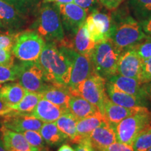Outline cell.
I'll use <instances>...</instances> for the list:
<instances>
[{"label": "cell", "mask_w": 151, "mask_h": 151, "mask_svg": "<svg viewBox=\"0 0 151 151\" xmlns=\"http://www.w3.org/2000/svg\"><path fill=\"white\" fill-rule=\"evenodd\" d=\"M37 62L48 83L68 86L71 77V64L58 44L46 41Z\"/></svg>", "instance_id": "1"}, {"label": "cell", "mask_w": 151, "mask_h": 151, "mask_svg": "<svg viewBox=\"0 0 151 151\" xmlns=\"http://www.w3.org/2000/svg\"><path fill=\"white\" fill-rule=\"evenodd\" d=\"M114 22L110 39L120 51L133 48L148 37L138 20L124 10L111 13Z\"/></svg>", "instance_id": "2"}, {"label": "cell", "mask_w": 151, "mask_h": 151, "mask_svg": "<svg viewBox=\"0 0 151 151\" xmlns=\"http://www.w3.org/2000/svg\"><path fill=\"white\" fill-rule=\"evenodd\" d=\"M32 27L45 41L54 42L56 44L65 42V30L55 3H41Z\"/></svg>", "instance_id": "3"}, {"label": "cell", "mask_w": 151, "mask_h": 151, "mask_svg": "<svg viewBox=\"0 0 151 151\" xmlns=\"http://www.w3.org/2000/svg\"><path fill=\"white\" fill-rule=\"evenodd\" d=\"M120 51L110 39L95 45L91 55L94 71L106 80L117 75Z\"/></svg>", "instance_id": "4"}, {"label": "cell", "mask_w": 151, "mask_h": 151, "mask_svg": "<svg viewBox=\"0 0 151 151\" xmlns=\"http://www.w3.org/2000/svg\"><path fill=\"white\" fill-rule=\"evenodd\" d=\"M45 43L35 30H26L16 35L11 51L20 61H37Z\"/></svg>", "instance_id": "5"}, {"label": "cell", "mask_w": 151, "mask_h": 151, "mask_svg": "<svg viewBox=\"0 0 151 151\" xmlns=\"http://www.w3.org/2000/svg\"><path fill=\"white\" fill-rule=\"evenodd\" d=\"M151 124V112L147 108L133 116L124 119L115 126L116 140L132 146L136 137Z\"/></svg>", "instance_id": "6"}, {"label": "cell", "mask_w": 151, "mask_h": 151, "mask_svg": "<svg viewBox=\"0 0 151 151\" xmlns=\"http://www.w3.org/2000/svg\"><path fill=\"white\" fill-rule=\"evenodd\" d=\"M60 48L66 55L71 64V77L69 87L71 94L81 83L95 73L91 58L83 55L73 48L65 46Z\"/></svg>", "instance_id": "7"}, {"label": "cell", "mask_w": 151, "mask_h": 151, "mask_svg": "<svg viewBox=\"0 0 151 151\" xmlns=\"http://www.w3.org/2000/svg\"><path fill=\"white\" fill-rule=\"evenodd\" d=\"M106 80L94 73L78 85L71 92L72 95H79L95 105L104 115V104L108 97L106 90Z\"/></svg>", "instance_id": "8"}, {"label": "cell", "mask_w": 151, "mask_h": 151, "mask_svg": "<svg viewBox=\"0 0 151 151\" xmlns=\"http://www.w3.org/2000/svg\"><path fill=\"white\" fill-rule=\"evenodd\" d=\"M18 83L28 92L41 93L48 86L42 69L37 61L22 62L16 64Z\"/></svg>", "instance_id": "9"}, {"label": "cell", "mask_w": 151, "mask_h": 151, "mask_svg": "<svg viewBox=\"0 0 151 151\" xmlns=\"http://www.w3.org/2000/svg\"><path fill=\"white\" fill-rule=\"evenodd\" d=\"M57 5L65 33L73 37L85 23L88 13L74 2L65 4H57Z\"/></svg>", "instance_id": "10"}, {"label": "cell", "mask_w": 151, "mask_h": 151, "mask_svg": "<svg viewBox=\"0 0 151 151\" xmlns=\"http://www.w3.org/2000/svg\"><path fill=\"white\" fill-rule=\"evenodd\" d=\"M2 126L12 131L20 132L33 130L39 132L43 122L30 114L11 111L4 116Z\"/></svg>", "instance_id": "11"}, {"label": "cell", "mask_w": 151, "mask_h": 151, "mask_svg": "<svg viewBox=\"0 0 151 151\" xmlns=\"http://www.w3.org/2000/svg\"><path fill=\"white\" fill-rule=\"evenodd\" d=\"M142 63L143 61L134 48L127 49L120 53L117 67V73L140 81Z\"/></svg>", "instance_id": "12"}, {"label": "cell", "mask_w": 151, "mask_h": 151, "mask_svg": "<svg viewBox=\"0 0 151 151\" xmlns=\"http://www.w3.org/2000/svg\"><path fill=\"white\" fill-rule=\"evenodd\" d=\"M146 106L127 108L113 103L107 97L104 104V116L106 120L115 127L117 124L128 117L133 116L136 113L146 109Z\"/></svg>", "instance_id": "13"}, {"label": "cell", "mask_w": 151, "mask_h": 151, "mask_svg": "<svg viewBox=\"0 0 151 151\" xmlns=\"http://www.w3.org/2000/svg\"><path fill=\"white\" fill-rule=\"evenodd\" d=\"M25 15L3 0H0V23L11 31L20 29L26 23Z\"/></svg>", "instance_id": "14"}, {"label": "cell", "mask_w": 151, "mask_h": 151, "mask_svg": "<svg viewBox=\"0 0 151 151\" xmlns=\"http://www.w3.org/2000/svg\"><path fill=\"white\" fill-rule=\"evenodd\" d=\"M88 139L93 148L97 151H101L111 143L117 141L115 128L107 120L95 128L91 132Z\"/></svg>", "instance_id": "15"}, {"label": "cell", "mask_w": 151, "mask_h": 151, "mask_svg": "<svg viewBox=\"0 0 151 151\" xmlns=\"http://www.w3.org/2000/svg\"><path fill=\"white\" fill-rule=\"evenodd\" d=\"M41 94L43 99L58 106L65 112L69 111V101L71 94L68 86L49 83Z\"/></svg>", "instance_id": "16"}, {"label": "cell", "mask_w": 151, "mask_h": 151, "mask_svg": "<svg viewBox=\"0 0 151 151\" xmlns=\"http://www.w3.org/2000/svg\"><path fill=\"white\" fill-rule=\"evenodd\" d=\"M106 90L108 97L116 104L127 108L139 106L146 107V100L120 91L115 88L109 81L106 83Z\"/></svg>", "instance_id": "17"}, {"label": "cell", "mask_w": 151, "mask_h": 151, "mask_svg": "<svg viewBox=\"0 0 151 151\" xmlns=\"http://www.w3.org/2000/svg\"><path fill=\"white\" fill-rule=\"evenodd\" d=\"M1 139L7 151H37L27 142L26 139L20 132L12 131L2 126Z\"/></svg>", "instance_id": "18"}, {"label": "cell", "mask_w": 151, "mask_h": 151, "mask_svg": "<svg viewBox=\"0 0 151 151\" xmlns=\"http://www.w3.org/2000/svg\"><path fill=\"white\" fill-rule=\"evenodd\" d=\"M65 113V111L60 106L41 98L30 115L36 117L43 123H48L55 122Z\"/></svg>", "instance_id": "19"}, {"label": "cell", "mask_w": 151, "mask_h": 151, "mask_svg": "<svg viewBox=\"0 0 151 151\" xmlns=\"http://www.w3.org/2000/svg\"><path fill=\"white\" fill-rule=\"evenodd\" d=\"M108 80L109 83L120 91L146 100L143 92L142 83L137 79L117 74Z\"/></svg>", "instance_id": "20"}, {"label": "cell", "mask_w": 151, "mask_h": 151, "mask_svg": "<svg viewBox=\"0 0 151 151\" xmlns=\"http://www.w3.org/2000/svg\"><path fill=\"white\" fill-rule=\"evenodd\" d=\"M69 111L78 120L93 116L100 111L95 105L81 96L71 94L69 101Z\"/></svg>", "instance_id": "21"}, {"label": "cell", "mask_w": 151, "mask_h": 151, "mask_svg": "<svg viewBox=\"0 0 151 151\" xmlns=\"http://www.w3.org/2000/svg\"><path fill=\"white\" fill-rule=\"evenodd\" d=\"M96 43L90 38L86 24H83L73 37L70 48L83 55L91 58Z\"/></svg>", "instance_id": "22"}, {"label": "cell", "mask_w": 151, "mask_h": 151, "mask_svg": "<svg viewBox=\"0 0 151 151\" xmlns=\"http://www.w3.org/2000/svg\"><path fill=\"white\" fill-rule=\"evenodd\" d=\"M89 16L97 31L104 39L105 40L110 39L114 27V22L111 13L103 12L100 11L99 9H97L90 13Z\"/></svg>", "instance_id": "23"}, {"label": "cell", "mask_w": 151, "mask_h": 151, "mask_svg": "<svg viewBox=\"0 0 151 151\" xmlns=\"http://www.w3.org/2000/svg\"><path fill=\"white\" fill-rule=\"evenodd\" d=\"M26 90L19 83H4L0 84V99L9 105L16 104L21 101Z\"/></svg>", "instance_id": "24"}, {"label": "cell", "mask_w": 151, "mask_h": 151, "mask_svg": "<svg viewBox=\"0 0 151 151\" xmlns=\"http://www.w3.org/2000/svg\"><path fill=\"white\" fill-rule=\"evenodd\" d=\"M77 121L78 120L68 111L63 113L55 122L58 129L65 134L71 142L78 144L81 143V139L76 130Z\"/></svg>", "instance_id": "25"}, {"label": "cell", "mask_w": 151, "mask_h": 151, "mask_svg": "<svg viewBox=\"0 0 151 151\" xmlns=\"http://www.w3.org/2000/svg\"><path fill=\"white\" fill-rule=\"evenodd\" d=\"M106 120L104 116L100 111L93 116L78 120L76 124V130L81 142L84 139H88L91 132Z\"/></svg>", "instance_id": "26"}, {"label": "cell", "mask_w": 151, "mask_h": 151, "mask_svg": "<svg viewBox=\"0 0 151 151\" xmlns=\"http://www.w3.org/2000/svg\"><path fill=\"white\" fill-rule=\"evenodd\" d=\"M39 132L45 143L50 146H58L69 139L65 134L58 129L55 122L43 123Z\"/></svg>", "instance_id": "27"}, {"label": "cell", "mask_w": 151, "mask_h": 151, "mask_svg": "<svg viewBox=\"0 0 151 151\" xmlns=\"http://www.w3.org/2000/svg\"><path fill=\"white\" fill-rule=\"evenodd\" d=\"M41 98L42 96L41 93L27 91L20 102L16 104L9 105V106L13 111L16 112L30 114Z\"/></svg>", "instance_id": "28"}, {"label": "cell", "mask_w": 151, "mask_h": 151, "mask_svg": "<svg viewBox=\"0 0 151 151\" xmlns=\"http://www.w3.org/2000/svg\"><path fill=\"white\" fill-rule=\"evenodd\" d=\"M127 3L138 21L151 17V0H127Z\"/></svg>", "instance_id": "29"}, {"label": "cell", "mask_w": 151, "mask_h": 151, "mask_svg": "<svg viewBox=\"0 0 151 151\" xmlns=\"http://www.w3.org/2000/svg\"><path fill=\"white\" fill-rule=\"evenodd\" d=\"M132 147L134 151H148L151 148V124L137 135Z\"/></svg>", "instance_id": "30"}, {"label": "cell", "mask_w": 151, "mask_h": 151, "mask_svg": "<svg viewBox=\"0 0 151 151\" xmlns=\"http://www.w3.org/2000/svg\"><path fill=\"white\" fill-rule=\"evenodd\" d=\"M15 7L22 14L27 16L37 9L40 0H3Z\"/></svg>", "instance_id": "31"}, {"label": "cell", "mask_w": 151, "mask_h": 151, "mask_svg": "<svg viewBox=\"0 0 151 151\" xmlns=\"http://www.w3.org/2000/svg\"><path fill=\"white\" fill-rule=\"evenodd\" d=\"M18 79V69L16 64L0 65V84L14 81Z\"/></svg>", "instance_id": "32"}, {"label": "cell", "mask_w": 151, "mask_h": 151, "mask_svg": "<svg viewBox=\"0 0 151 151\" xmlns=\"http://www.w3.org/2000/svg\"><path fill=\"white\" fill-rule=\"evenodd\" d=\"M26 140L31 146L37 150L45 148V141L41 137L40 132L33 130H29L22 132Z\"/></svg>", "instance_id": "33"}, {"label": "cell", "mask_w": 151, "mask_h": 151, "mask_svg": "<svg viewBox=\"0 0 151 151\" xmlns=\"http://www.w3.org/2000/svg\"><path fill=\"white\" fill-rule=\"evenodd\" d=\"M134 50L142 61L151 58V38L147 37L134 48Z\"/></svg>", "instance_id": "34"}, {"label": "cell", "mask_w": 151, "mask_h": 151, "mask_svg": "<svg viewBox=\"0 0 151 151\" xmlns=\"http://www.w3.org/2000/svg\"><path fill=\"white\" fill-rule=\"evenodd\" d=\"M150 81H151V58L143 61L140 79V82L142 84Z\"/></svg>", "instance_id": "35"}, {"label": "cell", "mask_w": 151, "mask_h": 151, "mask_svg": "<svg viewBox=\"0 0 151 151\" xmlns=\"http://www.w3.org/2000/svg\"><path fill=\"white\" fill-rule=\"evenodd\" d=\"M73 2L86 9L87 12L89 14L99 9L100 5L99 0H74Z\"/></svg>", "instance_id": "36"}, {"label": "cell", "mask_w": 151, "mask_h": 151, "mask_svg": "<svg viewBox=\"0 0 151 151\" xmlns=\"http://www.w3.org/2000/svg\"><path fill=\"white\" fill-rule=\"evenodd\" d=\"M14 55L11 49H0V65L14 64Z\"/></svg>", "instance_id": "37"}, {"label": "cell", "mask_w": 151, "mask_h": 151, "mask_svg": "<svg viewBox=\"0 0 151 151\" xmlns=\"http://www.w3.org/2000/svg\"><path fill=\"white\" fill-rule=\"evenodd\" d=\"M16 35H0V49H11L14 45Z\"/></svg>", "instance_id": "38"}, {"label": "cell", "mask_w": 151, "mask_h": 151, "mask_svg": "<svg viewBox=\"0 0 151 151\" xmlns=\"http://www.w3.org/2000/svg\"><path fill=\"white\" fill-rule=\"evenodd\" d=\"M101 151H134V149L132 146L130 145L116 141Z\"/></svg>", "instance_id": "39"}, {"label": "cell", "mask_w": 151, "mask_h": 151, "mask_svg": "<svg viewBox=\"0 0 151 151\" xmlns=\"http://www.w3.org/2000/svg\"><path fill=\"white\" fill-rule=\"evenodd\" d=\"M124 0H99L100 5L109 11L117 9L121 5Z\"/></svg>", "instance_id": "40"}, {"label": "cell", "mask_w": 151, "mask_h": 151, "mask_svg": "<svg viewBox=\"0 0 151 151\" xmlns=\"http://www.w3.org/2000/svg\"><path fill=\"white\" fill-rule=\"evenodd\" d=\"M74 151H94L93 147L90 142L89 139H84L75 146Z\"/></svg>", "instance_id": "41"}, {"label": "cell", "mask_w": 151, "mask_h": 151, "mask_svg": "<svg viewBox=\"0 0 151 151\" xmlns=\"http://www.w3.org/2000/svg\"><path fill=\"white\" fill-rule=\"evenodd\" d=\"M145 34L148 37L151 38V17L139 21Z\"/></svg>", "instance_id": "42"}, {"label": "cell", "mask_w": 151, "mask_h": 151, "mask_svg": "<svg viewBox=\"0 0 151 151\" xmlns=\"http://www.w3.org/2000/svg\"><path fill=\"white\" fill-rule=\"evenodd\" d=\"M142 89L146 101L151 103V81L142 84Z\"/></svg>", "instance_id": "43"}, {"label": "cell", "mask_w": 151, "mask_h": 151, "mask_svg": "<svg viewBox=\"0 0 151 151\" xmlns=\"http://www.w3.org/2000/svg\"><path fill=\"white\" fill-rule=\"evenodd\" d=\"M13 110L11 109L9 104L3 101L2 100L0 99V116H4L6 115L7 113H10Z\"/></svg>", "instance_id": "44"}, {"label": "cell", "mask_w": 151, "mask_h": 151, "mask_svg": "<svg viewBox=\"0 0 151 151\" xmlns=\"http://www.w3.org/2000/svg\"><path fill=\"white\" fill-rule=\"evenodd\" d=\"M74 0H43V3H56L61 4H65L72 3Z\"/></svg>", "instance_id": "45"}, {"label": "cell", "mask_w": 151, "mask_h": 151, "mask_svg": "<svg viewBox=\"0 0 151 151\" xmlns=\"http://www.w3.org/2000/svg\"><path fill=\"white\" fill-rule=\"evenodd\" d=\"M58 151H74L73 148L68 144H63Z\"/></svg>", "instance_id": "46"}, {"label": "cell", "mask_w": 151, "mask_h": 151, "mask_svg": "<svg viewBox=\"0 0 151 151\" xmlns=\"http://www.w3.org/2000/svg\"><path fill=\"white\" fill-rule=\"evenodd\" d=\"M0 151H7L2 141H0Z\"/></svg>", "instance_id": "47"}, {"label": "cell", "mask_w": 151, "mask_h": 151, "mask_svg": "<svg viewBox=\"0 0 151 151\" xmlns=\"http://www.w3.org/2000/svg\"><path fill=\"white\" fill-rule=\"evenodd\" d=\"M37 151H48V150H47V149L45 148H42V149H40V150H37Z\"/></svg>", "instance_id": "48"}, {"label": "cell", "mask_w": 151, "mask_h": 151, "mask_svg": "<svg viewBox=\"0 0 151 151\" xmlns=\"http://www.w3.org/2000/svg\"><path fill=\"white\" fill-rule=\"evenodd\" d=\"M0 27H2V26H1V24L0 23Z\"/></svg>", "instance_id": "49"}, {"label": "cell", "mask_w": 151, "mask_h": 151, "mask_svg": "<svg viewBox=\"0 0 151 151\" xmlns=\"http://www.w3.org/2000/svg\"><path fill=\"white\" fill-rule=\"evenodd\" d=\"M148 151H151V148H150V149H149V150H148Z\"/></svg>", "instance_id": "50"}]
</instances>
